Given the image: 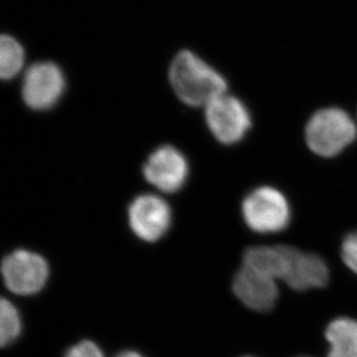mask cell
Listing matches in <instances>:
<instances>
[{"label": "cell", "instance_id": "obj_1", "mask_svg": "<svg viewBox=\"0 0 357 357\" xmlns=\"http://www.w3.org/2000/svg\"><path fill=\"white\" fill-rule=\"evenodd\" d=\"M169 83L182 102L206 107L227 92L223 77L188 50L178 52L169 68Z\"/></svg>", "mask_w": 357, "mask_h": 357}, {"label": "cell", "instance_id": "obj_2", "mask_svg": "<svg viewBox=\"0 0 357 357\" xmlns=\"http://www.w3.org/2000/svg\"><path fill=\"white\" fill-rule=\"evenodd\" d=\"M356 131L349 114L334 107L325 108L313 114L306 124V144L313 153L331 158L354 142Z\"/></svg>", "mask_w": 357, "mask_h": 357}, {"label": "cell", "instance_id": "obj_3", "mask_svg": "<svg viewBox=\"0 0 357 357\" xmlns=\"http://www.w3.org/2000/svg\"><path fill=\"white\" fill-rule=\"evenodd\" d=\"M241 213L248 229L260 234H278L291 220V208L284 194L269 185L255 188L245 197Z\"/></svg>", "mask_w": 357, "mask_h": 357}, {"label": "cell", "instance_id": "obj_4", "mask_svg": "<svg viewBox=\"0 0 357 357\" xmlns=\"http://www.w3.org/2000/svg\"><path fill=\"white\" fill-rule=\"evenodd\" d=\"M66 91V77L62 68L50 62H35L24 70L21 96L24 105L35 112L52 109Z\"/></svg>", "mask_w": 357, "mask_h": 357}, {"label": "cell", "instance_id": "obj_5", "mask_svg": "<svg viewBox=\"0 0 357 357\" xmlns=\"http://www.w3.org/2000/svg\"><path fill=\"white\" fill-rule=\"evenodd\" d=\"M0 273L10 292L19 296H31L41 291L47 284L49 266L41 255L19 250L3 259Z\"/></svg>", "mask_w": 357, "mask_h": 357}, {"label": "cell", "instance_id": "obj_6", "mask_svg": "<svg viewBox=\"0 0 357 357\" xmlns=\"http://www.w3.org/2000/svg\"><path fill=\"white\" fill-rule=\"evenodd\" d=\"M206 121L210 132L222 144L232 145L246 136L252 126L251 115L236 96H218L206 107Z\"/></svg>", "mask_w": 357, "mask_h": 357}, {"label": "cell", "instance_id": "obj_7", "mask_svg": "<svg viewBox=\"0 0 357 357\" xmlns=\"http://www.w3.org/2000/svg\"><path fill=\"white\" fill-rule=\"evenodd\" d=\"M128 220L136 237L146 243H155L169 232L172 225V209L160 196L143 194L129 206Z\"/></svg>", "mask_w": 357, "mask_h": 357}, {"label": "cell", "instance_id": "obj_8", "mask_svg": "<svg viewBox=\"0 0 357 357\" xmlns=\"http://www.w3.org/2000/svg\"><path fill=\"white\" fill-rule=\"evenodd\" d=\"M143 173L155 189L172 194L178 192L188 180V160L172 145H162L149 155Z\"/></svg>", "mask_w": 357, "mask_h": 357}, {"label": "cell", "instance_id": "obj_9", "mask_svg": "<svg viewBox=\"0 0 357 357\" xmlns=\"http://www.w3.org/2000/svg\"><path fill=\"white\" fill-rule=\"evenodd\" d=\"M232 290L244 305L258 312L273 309L278 299V280L245 265L234 275Z\"/></svg>", "mask_w": 357, "mask_h": 357}, {"label": "cell", "instance_id": "obj_10", "mask_svg": "<svg viewBox=\"0 0 357 357\" xmlns=\"http://www.w3.org/2000/svg\"><path fill=\"white\" fill-rule=\"evenodd\" d=\"M330 271L319 255L291 248L288 267L282 281L296 291L323 288L327 284Z\"/></svg>", "mask_w": 357, "mask_h": 357}, {"label": "cell", "instance_id": "obj_11", "mask_svg": "<svg viewBox=\"0 0 357 357\" xmlns=\"http://www.w3.org/2000/svg\"><path fill=\"white\" fill-rule=\"evenodd\" d=\"M291 246L276 245V246H255L245 252L243 265L255 268L269 275L275 280H283Z\"/></svg>", "mask_w": 357, "mask_h": 357}, {"label": "cell", "instance_id": "obj_12", "mask_svg": "<svg viewBox=\"0 0 357 357\" xmlns=\"http://www.w3.org/2000/svg\"><path fill=\"white\" fill-rule=\"evenodd\" d=\"M330 344L328 357H357V321L337 318L331 321L325 332Z\"/></svg>", "mask_w": 357, "mask_h": 357}, {"label": "cell", "instance_id": "obj_13", "mask_svg": "<svg viewBox=\"0 0 357 357\" xmlns=\"http://www.w3.org/2000/svg\"><path fill=\"white\" fill-rule=\"evenodd\" d=\"M26 50L20 41L0 33V80L10 82L24 73Z\"/></svg>", "mask_w": 357, "mask_h": 357}, {"label": "cell", "instance_id": "obj_14", "mask_svg": "<svg viewBox=\"0 0 357 357\" xmlns=\"http://www.w3.org/2000/svg\"><path fill=\"white\" fill-rule=\"evenodd\" d=\"M22 321L17 307L8 299L0 297V348L13 344L20 337Z\"/></svg>", "mask_w": 357, "mask_h": 357}, {"label": "cell", "instance_id": "obj_15", "mask_svg": "<svg viewBox=\"0 0 357 357\" xmlns=\"http://www.w3.org/2000/svg\"><path fill=\"white\" fill-rule=\"evenodd\" d=\"M341 257L344 265L357 274V232L348 234L341 248Z\"/></svg>", "mask_w": 357, "mask_h": 357}, {"label": "cell", "instance_id": "obj_16", "mask_svg": "<svg viewBox=\"0 0 357 357\" xmlns=\"http://www.w3.org/2000/svg\"><path fill=\"white\" fill-rule=\"evenodd\" d=\"M64 357H105L99 346L92 341L84 340L75 344L66 351Z\"/></svg>", "mask_w": 357, "mask_h": 357}, {"label": "cell", "instance_id": "obj_17", "mask_svg": "<svg viewBox=\"0 0 357 357\" xmlns=\"http://www.w3.org/2000/svg\"><path fill=\"white\" fill-rule=\"evenodd\" d=\"M116 357H144L143 355L139 354V353H136V351H123V353H121V354L117 355Z\"/></svg>", "mask_w": 357, "mask_h": 357}, {"label": "cell", "instance_id": "obj_18", "mask_svg": "<svg viewBox=\"0 0 357 357\" xmlns=\"http://www.w3.org/2000/svg\"><path fill=\"white\" fill-rule=\"evenodd\" d=\"M245 357H250V356H245Z\"/></svg>", "mask_w": 357, "mask_h": 357}]
</instances>
